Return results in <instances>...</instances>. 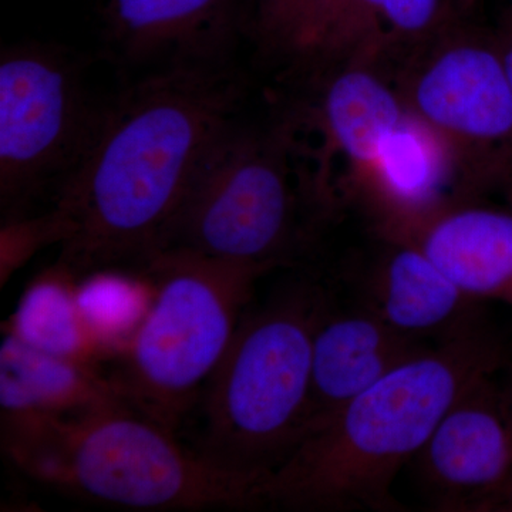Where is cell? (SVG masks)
Returning <instances> with one entry per match:
<instances>
[{
    "label": "cell",
    "instance_id": "cell-16",
    "mask_svg": "<svg viewBox=\"0 0 512 512\" xmlns=\"http://www.w3.org/2000/svg\"><path fill=\"white\" fill-rule=\"evenodd\" d=\"M328 72L319 101V124L328 146L350 164L355 180L402 121L407 106L375 66L345 64Z\"/></svg>",
    "mask_w": 512,
    "mask_h": 512
},
{
    "label": "cell",
    "instance_id": "cell-5",
    "mask_svg": "<svg viewBox=\"0 0 512 512\" xmlns=\"http://www.w3.org/2000/svg\"><path fill=\"white\" fill-rule=\"evenodd\" d=\"M269 272L187 249L154 255L138 271L150 305L104 372L121 400L180 436Z\"/></svg>",
    "mask_w": 512,
    "mask_h": 512
},
{
    "label": "cell",
    "instance_id": "cell-1",
    "mask_svg": "<svg viewBox=\"0 0 512 512\" xmlns=\"http://www.w3.org/2000/svg\"><path fill=\"white\" fill-rule=\"evenodd\" d=\"M242 94L228 62L174 63L104 104L89 150L53 194L56 264L83 279L138 272L163 251Z\"/></svg>",
    "mask_w": 512,
    "mask_h": 512
},
{
    "label": "cell",
    "instance_id": "cell-15",
    "mask_svg": "<svg viewBox=\"0 0 512 512\" xmlns=\"http://www.w3.org/2000/svg\"><path fill=\"white\" fill-rule=\"evenodd\" d=\"M458 18L451 0H335L303 67L375 66L384 53L414 49Z\"/></svg>",
    "mask_w": 512,
    "mask_h": 512
},
{
    "label": "cell",
    "instance_id": "cell-13",
    "mask_svg": "<svg viewBox=\"0 0 512 512\" xmlns=\"http://www.w3.org/2000/svg\"><path fill=\"white\" fill-rule=\"evenodd\" d=\"M109 39L130 62L224 63L237 29V0H109Z\"/></svg>",
    "mask_w": 512,
    "mask_h": 512
},
{
    "label": "cell",
    "instance_id": "cell-23",
    "mask_svg": "<svg viewBox=\"0 0 512 512\" xmlns=\"http://www.w3.org/2000/svg\"><path fill=\"white\" fill-rule=\"evenodd\" d=\"M453 2L454 9L458 15H463V13L470 12L471 9L476 6L478 0H451Z\"/></svg>",
    "mask_w": 512,
    "mask_h": 512
},
{
    "label": "cell",
    "instance_id": "cell-9",
    "mask_svg": "<svg viewBox=\"0 0 512 512\" xmlns=\"http://www.w3.org/2000/svg\"><path fill=\"white\" fill-rule=\"evenodd\" d=\"M412 464L436 510H512V431L494 376L453 404Z\"/></svg>",
    "mask_w": 512,
    "mask_h": 512
},
{
    "label": "cell",
    "instance_id": "cell-8",
    "mask_svg": "<svg viewBox=\"0 0 512 512\" xmlns=\"http://www.w3.org/2000/svg\"><path fill=\"white\" fill-rule=\"evenodd\" d=\"M397 90L456 151L471 198L512 183V89L493 32L448 23L414 47Z\"/></svg>",
    "mask_w": 512,
    "mask_h": 512
},
{
    "label": "cell",
    "instance_id": "cell-22",
    "mask_svg": "<svg viewBox=\"0 0 512 512\" xmlns=\"http://www.w3.org/2000/svg\"><path fill=\"white\" fill-rule=\"evenodd\" d=\"M501 392H503L505 413H507L508 421H510L512 431V377L510 382L501 387Z\"/></svg>",
    "mask_w": 512,
    "mask_h": 512
},
{
    "label": "cell",
    "instance_id": "cell-7",
    "mask_svg": "<svg viewBox=\"0 0 512 512\" xmlns=\"http://www.w3.org/2000/svg\"><path fill=\"white\" fill-rule=\"evenodd\" d=\"M103 107L87 92L82 64L53 43L8 47L0 57V201L9 218L73 173Z\"/></svg>",
    "mask_w": 512,
    "mask_h": 512
},
{
    "label": "cell",
    "instance_id": "cell-6",
    "mask_svg": "<svg viewBox=\"0 0 512 512\" xmlns=\"http://www.w3.org/2000/svg\"><path fill=\"white\" fill-rule=\"evenodd\" d=\"M292 153L285 126L266 134L229 128L202 165L164 249L269 271L292 265L325 215L308 183L293 178Z\"/></svg>",
    "mask_w": 512,
    "mask_h": 512
},
{
    "label": "cell",
    "instance_id": "cell-21",
    "mask_svg": "<svg viewBox=\"0 0 512 512\" xmlns=\"http://www.w3.org/2000/svg\"><path fill=\"white\" fill-rule=\"evenodd\" d=\"M495 45L503 60L505 73L512 89V16L508 13L507 18L501 23L500 28L494 30Z\"/></svg>",
    "mask_w": 512,
    "mask_h": 512
},
{
    "label": "cell",
    "instance_id": "cell-10",
    "mask_svg": "<svg viewBox=\"0 0 512 512\" xmlns=\"http://www.w3.org/2000/svg\"><path fill=\"white\" fill-rule=\"evenodd\" d=\"M353 181L383 239L407 237L441 208L473 200L456 151L409 109Z\"/></svg>",
    "mask_w": 512,
    "mask_h": 512
},
{
    "label": "cell",
    "instance_id": "cell-2",
    "mask_svg": "<svg viewBox=\"0 0 512 512\" xmlns=\"http://www.w3.org/2000/svg\"><path fill=\"white\" fill-rule=\"evenodd\" d=\"M510 357L488 323L421 350L309 431L259 487L261 507L403 511L393 493L453 404Z\"/></svg>",
    "mask_w": 512,
    "mask_h": 512
},
{
    "label": "cell",
    "instance_id": "cell-3",
    "mask_svg": "<svg viewBox=\"0 0 512 512\" xmlns=\"http://www.w3.org/2000/svg\"><path fill=\"white\" fill-rule=\"evenodd\" d=\"M0 441L20 473L79 500L137 511L261 508L251 485L123 400L66 414H2Z\"/></svg>",
    "mask_w": 512,
    "mask_h": 512
},
{
    "label": "cell",
    "instance_id": "cell-25",
    "mask_svg": "<svg viewBox=\"0 0 512 512\" xmlns=\"http://www.w3.org/2000/svg\"><path fill=\"white\" fill-rule=\"evenodd\" d=\"M510 3H511V12H510V15L512 16V0H510Z\"/></svg>",
    "mask_w": 512,
    "mask_h": 512
},
{
    "label": "cell",
    "instance_id": "cell-19",
    "mask_svg": "<svg viewBox=\"0 0 512 512\" xmlns=\"http://www.w3.org/2000/svg\"><path fill=\"white\" fill-rule=\"evenodd\" d=\"M335 0H256L252 30L266 52L305 66Z\"/></svg>",
    "mask_w": 512,
    "mask_h": 512
},
{
    "label": "cell",
    "instance_id": "cell-14",
    "mask_svg": "<svg viewBox=\"0 0 512 512\" xmlns=\"http://www.w3.org/2000/svg\"><path fill=\"white\" fill-rule=\"evenodd\" d=\"M471 298L512 306V210L453 202L407 237Z\"/></svg>",
    "mask_w": 512,
    "mask_h": 512
},
{
    "label": "cell",
    "instance_id": "cell-12",
    "mask_svg": "<svg viewBox=\"0 0 512 512\" xmlns=\"http://www.w3.org/2000/svg\"><path fill=\"white\" fill-rule=\"evenodd\" d=\"M383 242L386 248L367 271L360 302L387 325L436 345L487 323L483 303L461 291L417 245Z\"/></svg>",
    "mask_w": 512,
    "mask_h": 512
},
{
    "label": "cell",
    "instance_id": "cell-20",
    "mask_svg": "<svg viewBox=\"0 0 512 512\" xmlns=\"http://www.w3.org/2000/svg\"><path fill=\"white\" fill-rule=\"evenodd\" d=\"M64 228L53 210L37 217L8 218L0 232L2 286L10 276L46 245L62 244Z\"/></svg>",
    "mask_w": 512,
    "mask_h": 512
},
{
    "label": "cell",
    "instance_id": "cell-24",
    "mask_svg": "<svg viewBox=\"0 0 512 512\" xmlns=\"http://www.w3.org/2000/svg\"><path fill=\"white\" fill-rule=\"evenodd\" d=\"M505 200H507L508 207L512 210V183L508 184L507 187L504 188Z\"/></svg>",
    "mask_w": 512,
    "mask_h": 512
},
{
    "label": "cell",
    "instance_id": "cell-11",
    "mask_svg": "<svg viewBox=\"0 0 512 512\" xmlns=\"http://www.w3.org/2000/svg\"><path fill=\"white\" fill-rule=\"evenodd\" d=\"M429 346L397 332L362 302L338 308L328 296L313 330L308 433Z\"/></svg>",
    "mask_w": 512,
    "mask_h": 512
},
{
    "label": "cell",
    "instance_id": "cell-18",
    "mask_svg": "<svg viewBox=\"0 0 512 512\" xmlns=\"http://www.w3.org/2000/svg\"><path fill=\"white\" fill-rule=\"evenodd\" d=\"M6 332L50 355L103 373L114 357L84 311L79 279L57 264L29 285Z\"/></svg>",
    "mask_w": 512,
    "mask_h": 512
},
{
    "label": "cell",
    "instance_id": "cell-17",
    "mask_svg": "<svg viewBox=\"0 0 512 512\" xmlns=\"http://www.w3.org/2000/svg\"><path fill=\"white\" fill-rule=\"evenodd\" d=\"M121 400L100 370L50 355L6 332L0 345L2 414H66Z\"/></svg>",
    "mask_w": 512,
    "mask_h": 512
},
{
    "label": "cell",
    "instance_id": "cell-4",
    "mask_svg": "<svg viewBox=\"0 0 512 512\" xmlns=\"http://www.w3.org/2000/svg\"><path fill=\"white\" fill-rule=\"evenodd\" d=\"M326 298L301 279L249 306L185 423L188 446L256 498L311 426L313 330Z\"/></svg>",
    "mask_w": 512,
    "mask_h": 512
}]
</instances>
